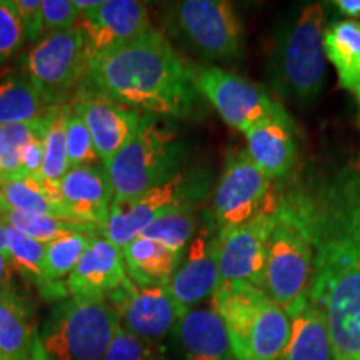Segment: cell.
<instances>
[{
	"instance_id": "6da1fadb",
	"label": "cell",
	"mask_w": 360,
	"mask_h": 360,
	"mask_svg": "<svg viewBox=\"0 0 360 360\" xmlns=\"http://www.w3.org/2000/svg\"><path fill=\"white\" fill-rule=\"evenodd\" d=\"M300 197L314 245L309 297L327 315L334 360H360V167Z\"/></svg>"
},
{
	"instance_id": "7a4b0ae2",
	"label": "cell",
	"mask_w": 360,
	"mask_h": 360,
	"mask_svg": "<svg viewBox=\"0 0 360 360\" xmlns=\"http://www.w3.org/2000/svg\"><path fill=\"white\" fill-rule=\"evenodd\" d=\"M82 87L155 117L197 119L205 109L197 69L155 27L90 62Z\"/></svg>"
},
{
	"instance_id": "3957f363",
	"label": "cell",
	"mask_w": 360,
	"mask_h": 360,
	"mask_svg": "<svg viewBox=\"0 0 360 360\" xmlns=\"http://www.w3.org/2000/svg\"><path fill=\"white\" fill-rule=\"evenodd\" d=\"M212 309L227 328L233 360H281L289 339V315L259 287L220 283Z\"/></svg>"
},
{
	"instance_id": "277c9868",
	"label": "cell",
	"mask_w": 360,
	"mask_h": 360,
	"mask_svg": "<svg viewBox=\"0 0 360 360\" xmlns=\"http://www.w3.org/2000/svg\"><path fill=\"white\" fill-rule=\"evenodd\" d=\"M314 245L300 191L283 193L269 238L262 290L282 309L309 294Z\"/></svg>"
},
{
	"instance_id": "5b68a950",
	"label": "cell",
	"mask_w": 360,
	"mask_h": 360,
	"mask_svg": "<svg viewBox=\"0 0 360 360\" xmlns=\"http://www.w3.org/2000/svg\"><path fill=\"white\" fill-rule=\"evenodd\" d=\"M186 154V146L172 125L143 114L127 146L103 164L115 199H132L167 182L182 170Z\"/></svg>"
},
{
	"instance_id": "8992f818",
	"label": "cell",
	"mask_w": 360,
	"mask_h": 360,
	"mask_svg": "<svg viewBox=\"0 0 360 360\" xmlns=\"http://www.w3.org/2000/svg\"><path fill=\"white\" fill-rule=\"evenodd\" d=\"M119 315L107 297H69L60 300L39 332L53 360H102Z\"/></svg>"
},
{
	"instance_id": "52a82bcc",
	"label": "cell",
	"mask_w": 360,
	"mask_h": 360,
	"mask_svg": "<svg viewBox=\"0 0 360 360\" xmlns=\"http://www.w3.org/2000/svg\"><path fill=\"white\" fill-rule=\"evenodd\" d=\"M162 27L204 60H233L244 51V27L225 0H180L162 8Z\"/></svg>"
},
{
	"instance_id": "ba28073f",
	"label": "cell",
	"mask_w": 360,
	"mask_h": 360,
	"mask_svg": "<svg viewBox=\"0 0 360 360\" xmlns=\"http://www.w3.org/2000/svg\"><path fill=\"white\" fill-rule=\"evenodd\" d=\"M323 6L312 4L285 27L276 52L278 89L300 102L319 96L326 79L323 51Z\"/></svg>"
},
{
	"instance_id": "9c48e42d",
	"label": "cell",
	"mask_w": 360,
	"mask_h": 360,
	"mask_svg": "<svg viewBox=\"0 0 360 360\" xmlns=\"http://www.w3.org/2000/svg\"><path fill=\"white\" fill-rule=\"evenodd\" d=\"M209 191V179L199 170L177 175L132 199H114L102 236L119 249L137 238L160 215L184 205H199Z\"/></svg>"
},
{
	"instance_id": "30bf717a",
	"label": "cell",
	"mask_w": 360,
	"mask_h": 360,
	"mask_svg": "<svg viewBox=\"0 0 360 360\" xmlns=\"http://www.w3.org/2000/svg\"><path fill=\"white\" fill-rule=\"evenodd\" d=\"M25 77L49 105L69 103L87 75L84 37L77 27L45 35L24 58Z\"/></svg>"
},
{
	"instance_id": "8fae6325",
	"label": "cell",
	"mask_w": 360,
	"mask_h": 360,
	"mask_svg": "<svg viewBox=\"0 0 360 360\" xmlns=\"http://www.w3.org/2000/svg\"><path fill=\"white\" fill-rule=\"evenodd\" d=\"M267 177L247 150H233L225 159L214 191V220L219 231L249 222L259 214L274 212L281 204Z\"/></svg>"
},
{
	"instance_id": "7c38bea8",
	"label": "cell",
	"mask_w": 360,
	"mask_h": 360,
	"mask_svg": "<svg viewBox=\"0 0 360 360\" xmlns=\"http://www.w3.org/2000/svg\"><path fill=\"white\" fill-rule=\"evenodd\" d=\"M197 82L205 101L238 132L245 134L262 120L289 115L262 87L220 67H199Z\"/></svg>"
},
{
	"instance_id": "4fadbf2b",
	"label": "cell",
	"mask_w": 360,
	"mask_h": 360,
	"mask_svg": "<svg viewBox=\"0 0 360 360\" xmlns=\"http://www.w3.org/2000/svg\"><path fill=\"white\" fill-rule=\"evenodd\" d=\"M276 214L277 210L259 214L249 222L215 233L220 283L242 282L262 289L269 238L276 224Z\"/></svg>"
},
{
	"instance_id": "5bb4252c",
	"label": "cell",
	"mask_w": 360,
	"mask_h": 360,
	"mask_svg": "<svg viewBox=\"0 0 360 360\" xmlns=\"http://www.w3.org/2000/svg\"><path fill=\"white\" fill-rule=\"evenodd\" d=\"M107 299L119 315L120 327L147 342L164 339L188 312L174 299L167 285L142 287L130 277Z\"/></svg>"
},
{
	"instance_id": "9a60e30c",
	"label": "cell",
	"mask_w": 360,
	"mask_h": 360,
	"mask_svg": "<svg viewBox=\"0 0 360 360\" xmlns=\"http://www.w3.org/2000/svg\"><path fill=\"white\" fill-rule=\"evenodd\" d=\"M75 27L84 37L87 64L154 29L147 6L137 0H105L94 12L79 15Z\"/></svg>"
},
{
	"instance_id": "2e32d148",
	"label": "cell",
	"mask_w": 360,
	"mask_h": 360,
	"mask_svg": "<svg viewBox=\"0 0 360 360\" xmlns=\"http://www.w3.org/2000/svg\"><path fill=\"white\" fill-rule=\"evenodd\" d=\"M69 105L89 129L102 164L114 159L127 146L143 115L87 87H80L72 96Z\"/></svg>"
},
{
	"instance_id": "e0dca14e",
	"label": "cell",
	"mask_w": 360,
	"mask_h": 360,
	"mask_svg": "<svg viewBox=\"0 0 360 360\" xmlns=\"http://www.w3.org/2000/svg\"><path fill=\"white\" fill-rule=\"evenodd\" d=\"M60 199L67 219L92 225L102 233L115 193L103 165H79L62 179Z\"/></svg>"
},
{
	"instance_id": "ac0fdd59",
	"label": "cell",
	"mask_w": 360,
	"mask_h": 360,
	"mask_svg": "<svg viewBox=\"0 0 360 360\" xmlns=\"http://www.w3.org/2000/svg\"><path fill=\"white\" fill-rule=\"evenodd\" d=\"M220 285V272L215 252V236L202 227L188 244L177 272L170 278L167 289L184 309L212 297Z\"/></svg>"
},
{
	"instance_id": "d6986e66",
	"label": "cell",
	"mask_w": 360,
	"mask_h": 360,
	"mask_svg": "<svg viewBox=\"0 0 360 360\" xmlns=\"http://www.w3.org/2000/svg\"><path fill=\"white\" fill-rule=\"evenodd\" d=\"M127 278L122 249L98 236L67 278V292L72 297H109Z\"/></svg>"
},
{
	"instance_id": "ffe728a7",
	"label": "cell",
	"mask_w": 360,
	"mask_h": 360,
	"mask_svg": "<svg viewBox=\"0 0 360 360\" xmlns=\"http://www.w3.org/2000/svg\"><path fill=\"white\" fill-rule=\"evenodd\" d=\"M247 154L270 179L285 177L294 167L297 146L289 115L267 119L245 132Z\"/></svg>"
},
{
	"instance_id": "44dd1931",
	"label": "cell",
	"mask_w": 360,
	"mask_h": 360,
	"mask_svg": "<svg viewBox=\"0 0 360 360\" xmlns=\"http://www.w3.org/2000/svg\"><path fill=\"white\" fill-rule=\"evenodd\" d=\"M289 339L281 360H332V340L327 315L309 294L285 309Z\"/></svg>"
},
{
	"instance_id": "7402d4cb",
	"label": "cell",
	"mask_w": 360,
	"mask_h": 360,
	"mask_svg": "<svg viewBox=\"0 0 360 360\" xmlns=\"http://www.w3.org/2000/svg\"><path fill=\"white\" fill-rule=\"evenodd\" d=\"M37 335L32 304L6 282L0 287V360H25Z\"/></svg>"
},
{
	"instance_id": "603a6c76",
	"label": "cell",
	"mask_w": 360,
	"mask_h": 360,
	"mask_svg": "<svg viewBox=\"0 0 360 360\" xmlns=\"http://www.w3.org/2000/svg\"><path fill=\"white\" fill-rule=\"evenodd\" d=\"M175 332L186 360L233 359L227 328L214 309H191L180 319Z\"/></svg>"
},
{
	"instance_id": "cb8c5ba5",
	"label": "cell",
	"mask_w": 360,
	"mask_h": 360,
	"mask_svg": "<svg viewBox=\"0 0 360 360\" xmlns=\"http://www.w3.org/2000/svg\"><path fill=\"white\" fill-rule=\"evenodd\" d=\"M122 255L129 277L142 287L169 285L184 259V255L142 236L125 245Z\"/></svg>"
},
{
	"instance_id": "d4e9b609",
	"label": "cell",
	"mask_w": 360,
	"mask_h": 360,
	"mask_svg": "<svg viewBox=\"0 0 360 360\" xmlns=\"http://www.w3.org/2000/svg\"><path fill=\"white\" fill-rule=\"evenodd\" d=\"M323 51L335 67L340 87L360 105V22L345 19L328 24L323 30Z\"/></svg>"
},
{
	"instance_id": "484cf974",
	"label": "cell",
	"mask_w": 360,
	"mask_h": 360,
	"mask_svg": "<svg viewBox=\"0 0 360 360\" xmlns=\"http://www.w3.org/2000/svg\"><path fill=\"white\" fill-rule=\"evenodd\" d=\"M69 114V103L53 105L51 120H49L47 134L44 137V165L42 174H40V182H42V186L45 187V191H47L53 204L62 210V214H64V209H62L60 199V182L70 169L65 139V127Z\"/></svg>"
},
{
	"instance_id": "4316f807",
	"label": "cell",
	"mask_w": 360,
	"mask_h": 360,
	"mask_svg": "<svg viewBox=\"0 0 360 360\" xmlns=\"http://www.w3.org/2000/svg\"><path fill=\"white\" fill-rule=\"evenodd\" d=\"M96 237H98V232L65 233L45 245L44 272L52 289L53 300L60 302L67 299V278Z\"/></svg>"
},
{
	"instance_id": "83f0119b",
	"label": "cell",
	"mask_w": 360,
	"mask_h": 360,
	"mask_svg": "<svg viewBox=\"0 0 360 360\" xmlns=\"http://www.w3.org/2000/svg\"><path fill=\"white\" fill-rule=\"evenodd\" d=\"M52 107L25 75H12L0 82V127L35 122Z\"/></svg>"
},
{
	"instance_id": "f1b7e54d",
	"label": "cell",
	"mask_w": 360,
	"mask_h": 360,
	"mask_svg": "<svg viewBox=\"0 0 360 360\" xmlns=\"http://www.w3.org/2000/svg\"><path fill=\"white\" fill-rule=\"evenodd\" d=\"M0 209L15 210L27 215L64 217L62 210L49 197L40 179L29 175L0 177Z\"/></svg>"
},
{
	"instance_id": "f546056e",
	"label": "cell",
	"mask_w": 360,
	"mask_h": 360,
	"mask_svg": "<svg viewBox=\"0 0 360 360\" xmlns=\"http://www.w3.org/2000/svg\"><path fill=\"white\" fill-rule=\"evenodd\" d=\"M8 265L20 274L25 281L37 287L40 295L47 300H53L52 289L44 272L45 244L24 236L11 225L6 224Z\"/></svg>"
},
{
	"instance_id": "4dcf8cb0",
	"label": "cell",
	"mask_w": 360,
	"mask_h": 360,
	"mask_svg": "<svg viewBox=\"0 0 360 360\" xmlns=\"http://www.w3.org/2000/svg\"><path fill=\"white\" fill-rule=\"evenodd\" d=\"M197 207L199 205H184L160 215L159 219H155L148 227H146V231L141 236L167 247L175 254L184 255L188 244L193 240L195 233L199 232Z\"/></svg>"
},
{
	"instance_id": "1f68e13d",
	"label": "cell",
	"mask_w": 360,
	"mask_h": 360,
	"mask_svg": "<svg viewBox=\"0 0 360 360\" xmlns=\"http://www.w3.org/2000/svg\"><path fill=\"white\" fill-rule=\"evenodd\" d=\"M0 219L15 231L45 245L65 233L101 232L92 225L79 224L74 220L57 217V215H27L15 210L0 209Z\"/></svg>"
},
{
	"instance_id": "d6a6232c",
	"label": "cell",
	"mask_w": 360,
	"mask_h": 360,
	"mask_svg": "<svg viewBox=\"0 0 360 360\" xmlns=\"http://www.w3.org/2000/svg\"><path fill=\"white\" fill-rule=\"evenodd\" d=\"M53 109V107H52ZM52 109L42 119L29 124L0 127V177H17L20 174V154L35 135L45 134Z\"/></svg>"
},
{
	"instance_id": "836d02e7",
	"label": "cell",
	"mask_w": 360,
	"mask_h": 360,
	"mask_svg": "<svg viewBox=\"0 0 360 360\" xmlns=\"http://www.w3.org/2000/svg\"><path fill=\"white\" fill-rule=\"evenodd\" d=\"M67 139V155H69L70 167H79V165H96L98 159L96 146H94L92 135L85 127L84 120L70 109L69 119H67L65 127Z\"/></svg>"
},
{
	"instance_id": "e575fe53",
	"label": "cell",
	"mask_w": 360,
	"mask_h": 360,
	"mask_svg": "<svg viewBox=\"0 0 360 360\" xmlns=\"http://www.w3.org/2000/svg\"><path fill=\"white\" fill-rule=\"evenodd\" d=\"M25 42L19 15L12 0H0V65L20 51Z\"/></svg>"
},
{
	"instance_id": "d590c367",
	"label": "cell",
	"mask_w": 360,
	"mask_h": 360,
	"mask_svg": "<svg viewBox=\"0 0 360 360\" xmlns=\"http://www.w3.org/2000/svg\"><path fill=\"white\" fill-rule=\"evenodd\" d=\"M102 360H152L147 340L139 339L119 326Z\"/></svg>"
},
{
	"instance_id": "8d00e7d4",
	"label": "cell",
	"mask_w": 360,
	"mask_h": 360,
	"mask_svg": "<svg viewBox=\"0 0 360 360\" xmlns=\"http://www.w3.org/2000/svg\"><path fill=\"white\" fill-rule=\"evenodd\" d=\"M42 20L44 35H51L75 27L79 12L72 0H42Z\"/></svg>"
},
{
	"instance_id": "74e56055",
	"label": "cell",
	"mask_w": 360,
	"mask_h": 360,
	"mask_svg": "<svg viewBox=\"0 0 360 360\" xmlns=\"http://www.w3.org/2000/svg\"><path fill=\"white\" fill-rule=\"evenodd\" d=\"M27 42H40L44 35L42 0H12Z\"/></svg>"
},
{
	"instance_id": "f35d334b",
	"label": "cell",
	"mask_w": 360,
	"mask_h": 360,
	"mask_svg": "<svg viewBox=\"0 0 360 360\" xmlns=\"http://www.w3.org/2000/svg\"><path fill=\"white\" fill-rule=\"evenodd\" d=\"M47 134V132H45ZM45 134L35 135L24 147L20 154V174L40 179L44 165V137Z\"/></svg>"
},
{
	"instance_id": "ab89813d",
	"label": "cell",
	"mask_w": 360,
	"mask_h": 360,
	"mask_svg": "<svg viewBox=\"0 0 360 360\" xmlns=\"http://www.w3.org/2000/svg\"><path fill=\"white\" fill-rule=\"evenodd\" d=\"M334 6L339 8L342 13L350 17V20L360 22V0H335Z\"/></svg>"
},
{
	"instance_id": "60d3db41",
	"label": "cell",
	"mask_w": 360,
	"mask_h": 360,
	"mask_svg": "<svg viewBox=\"0 0 360 360\" xmlns=\"http://www.w3.org/2000/svg\"><path fill=\"white\" fill-rule=\"evenodd\" d=\"M72 2H74V7L77 8L79 15H85V13L96 11L102 4V0H72Z\"/></svg>"
},
{
	"instance_id": "b9f144b4",
	"label": "cell",
	"mask_w": 360,
	"mask_h": 360,
	"mask_svg": "<svg viewBox=\"0 0 360 360\" xmlns=\"http://www.w3.org/2000/svg\"><path fill=\"white\" fill-rule=\"evenodd\" d=\"M25 360H53L49 357L47 352H45L42 340H40V334L37 335V339H35L34 347H32V350H30L29 357H27Z\"/></svg>"
},
{
	"instance_id": "7bdbcfd3",
	"label": "cell",
	"mask_w": 360,
	"mask_h": 360,
	"mask_svg": "<svg viewBox=\"0 0 360 360\" xmlns=\"http://www.w3.org/2000/svg\"><path fill=\"white\" fill-rule=\"evenodd\" d=\"M0 254L6 255L8 260V254H7V238H6V222L0 219Z\"/></svg>"
},
{
	"instance_id": "ee69618b",
	"label": "cell",
	"mask_w": 360,
	"mask_h": 360,
	"mask_svg": "<svg viewBox=\"0 0 360 360\" xmlns=\"http://www.w3.org/2000/svg\"><path fill=\"white\" fill-rule=\"evenodd\" d=\"M8 267H11V265H8L7 257L0 254V287L6 283V278L8 276Z\"/></svg>"
}]
</instances>
